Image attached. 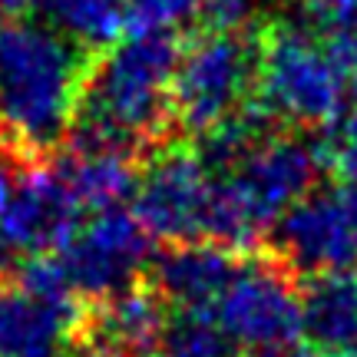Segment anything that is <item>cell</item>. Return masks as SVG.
<instances>
[{
  "instance_id": "7c38bea8",
  "label": "cell",
  "mask_w": 357,
  "mask_h": 357,
  "mask_svg": "<svg viewBox=\"0 0 357 357\" xmlns=\"http://www.w3.org/2000/svg\"><path fill=\"white\" fill-rule=\"evenodd\" d=\"M100 305L102 307L93 318L96 347H109L126 357H142L159 347V337L169 324V307L155 288L132 284Z\"/></svg>"
},
{
  "instance_id": "e0dca14e",
  "label": "cell",
  "mask_w": 357,
  "mask_h": 357,
  "mask_svg": "<svg viewBox=\"0 0 357 357\" xmlns=\"http://www.w3.org/2000/svg\"><path fill=\"white\" fill-rule=\"evenodd\" d=\"M321 166L334 169L337 176L354 182L357 178V89L354 96L344 102V109L324 123V136L314 139Z\"/></svg>"
},
{
  "instance_id": "5bb4252c",
  "label": "cell",
  "mask_w": 357,
  "mask_h": 357,
  "mask_svg": "<svg viewBox=\"0 0 357 357\" xmlns=\"http://www.w3.org/2000/svg\"><path fill=\"white\" fill-rule=\"evenodd\" d=\"M56 176L63 178L70 199L79 205V212H102L116 208L119 202L132 199L139 172L132 166L129 155L116 153H73L63 155L60 162H53Z\"/></svg>"
},
{
  "instance_id": "277c9868",
  "label": "cell",
  "mask_w": 357,
  "mask_h": 357,
  "mask_svg": "<svg viewBox=\"0 0 357 357\" xmlns=\"http://www.w3.org/2000/svg\"><path fill=\"white\" fill-rule=\"evenodd\" d=\"M258 102L278 123H331L347 102V73L307 26H268L261 33Z\"/></svg>"
},
{
  "instance_id": "4fadbf2b",
  "label": "cell",
  "mask_w": 357,
  "mask_h": 357,
  "mask_svg": "<svg viewBox=\"0 0 357 357\" xmlns=\"http://www.w3.org/2000/svg\"><path fill=\"white\" fill-rule=\"evenodd\" d=\"M301 334L311 344L357 351V268L311 275L301 288Z\"/></svg>"
},
{
  "instance_id": "9c48e42d",
  "label": "cell",
  "mask_w": 357,
  "mask_h": 357,
  "mask_svg": "<svg viewBox=\"0 0 357 357\" xmlns=\"http://www.w3.org/2000/svg\"><path fill=\"white\" fill-rule=\"evenodd\" d=\"M275 255L294 271L357 268V208L341 189L307 192L275 222Z\"/></svg>"
},
{
  "instance_id": "52a82bcc",
  "label": "cell",
  "mask_w": 357,
  "mask_h": 357,
  "mask_svg": "<svg viewBox=\"0 0 357 357\" xmlns=\"http://www.w3.org/2000/svg\"><path fill=\"white\" fill-rule=\"evenodd\" d=\"M321 169L314 142L298 136H268L229 172H218L235 212L261 235L298 199H305Z\"/></svg>"
},
{
  "instance_id": "8fae6325",
  "label": "cell",
  "mask_w": 357,
  "mask_h": 357,
  "mask_svg": "<svg viewBox=\"0 0 357 357\" xmlns=\"http://www.w3.org/2000/svg\"><path fill=\"white\" fill-rule=\"evenodd\" d=\"M77 321V311L0 281V357H66Z\"/></svg>"
},
{
  "instance_id": "7a4b0ae2",
  "label": "cell",
  "mask_w": 357,
  "mask_h": 357,
  "mask_svg": "<svg viewBox=\"0 0 357 357\" xmlns=\"http://www.w3.org/2000/svg\"><path fill=\"white\" fill-rule=\"evenodd\" d=\"M89 56L56 26L0 20V136L17 153L43 159L60 149L77 119Z\"/></svg>"
},
{
  "instance_id": "8992f818",
  "label": "cell",
  "mask_w": 357,
  "mask_h": 357,
  "mask_svg": "<svg viewBox=\"0 0 357 357\" xmlns=\"http://www.w3.org/2000/svg\"><path fill=\"white\" fill-rule=\"evenodd\" d=\"M218 176L202 166L192 149L169 146L136 182V212L146 231L172 245L212 242Z\"/></svg>"
},
{
  "instance_id": "44dd1931",
  "label": "cell",
  "mask_w": 357,
  "mask_h": 357,
  "mask_svg": "<svg viewBox=\"0 0 357 357\" xmlns=\"http://www.w3.org/2000/svg\"><path fill=\"white\" fill-rule=\"evenodd\" d=\"M284 357H357V351H334V347L307 344V347H291V351H284Z\"/></svg>"
},
{
  "instance_id": "ac0fdd59",
  "label": "cell",
  "mask_w": 357,
  "mask_h": 357,
  "mask_svg": "<svg viewBox=\"0 0 357 357\" xmlns=\"http://www.w3.org/2000/svg\"><path fill=\"white\" fill-rule=\"evenodd\" d=\"M205 0H129L126 30L129 33H172L178 24L195 20Z\"/></svg>"
},
{
  "instance_id": "d6986e66",
  "label": "cell",
  "mask_w": 357,
  "mask_h": 357,
  "mask_svg": "<svg viewBox=\"0 0 357 357\" xmlns=\"http://www.w3.org/2000/svg\"><path fill=\"white\" fill-rule=\"evenodd\" d=\"M307 30L321 37L357 30V0H307Z\"/></svg>"
},
{
  "instance_id": "2e32d148",
  "label": "cell",
  "mask_w": 357,
  "mask_h": 357,
  "mask_svg": "<svg viewBox=\"0 0 357 357\" xmlns=\"http://www.w3.org/2000/svg\"><path fill=\"white\" fill-rule=\"evenodd\" d=\"M155 351H159L155 357H242L238 344L215 321L199 318V314H182V311H178V318H169Z\"/></svg>"
},
{
  "instance_id": "7402d4cb",
  "label": "cell",
  "mask_w": 357,
  "mask_h": 357,
  "mask_svg": "<svg viewBox=\"0 0 357 357\" xmlns=\"http://www.w3.org/2000/svg\"><path fill=\"white\" fill-rule=\"evenodd\" d=\"M89 357H126V354H119V351H109V347H96V344H93Z\"/></svg>"
},
{
  "instance_id": "6da1fadb",
  "label": "cell",
  "mask_w": 357,
  "mask_h": 357,
  "mask_svg": "<svg viewBox=\"0 0 357 357\" xmlns=\"http://www.w3.org/2000/svg\"><path fill=\"white\" fill-rule=\"evenodd\" d=\"M182 43L172 33H129L89 63L70 139L79 153L132 155L176 126L172 77Z\"/></svg>"
},
{
  "instance_id": "5b68a950",
  "label": "cell",
  "mask_w": 357,
  "mask_h": 357,
  "mask_svg": "<svg viewBox=\"0 0 357 357\" xmlns=\"http://www.w3.org/2000/svg\"><path fill=\"white\" fill-rule=\"evenodd\" d=\"M50 255L77 301H106L139 284L146 261H153V235L132 212L116 205L83 215Z\"/></svg>"
},
{
  "instance_id": "ffe728a7",
  "label": "cell",
  "mask_w": 357,
  "mask_h": 357,
  "mask_svg": "<svg viewBox=\"0 0 357 357\" xmlns=\"http://www.w3.org/2000/svg\"><path fill=\"white\" fill-rule=\"evenodd\" d=\"M195 20L199 30H242L252 20V0H205Z\"/></svg>"
},
{
  "instance_id": "30bf717a",
  "label": "cell",
  "mask_w": 357,
  "mask_h": 357,
  "mask_svg": "<svg viewBox=\"0 0 357 357\" xmlns=\"http://www.w3.org/2000/svg\"><path fill=\"white\" fill-rule=\"evenodd\" d=\"M238 268L242 258L235 248L215 242H185L155 258L153 288L182 314L212 318V307L238 275Z\"/></svg>"
},
{
  "instance_id": "3957f363",
  "label": "cell",
  "mask_w": 357,
  "mask_h": 357,
  "mask_svg": "<svg viewBox=\"0 0 357 357\" xmlns=\"http://www.w3.org/2000/svg\"><path fill=\"white\" fill-rule=\"evenodd\" d=\"M261 33L242 30H199L182 47L172 77V116L189 132L215 126L235 113L258 89Z\"/></svg>"
},
{
  "instance_id": "9a60e30c",
  "label": "cell",
  "mask_w": 357,
  "mask_h": 357,
  "mask_svg": "<svg viewBox=\"0 0 357 357\" xmlns=\"http://www.w3.org/2000/svg\"><path fill=\"white\" fill-rule=\"evenodd\" d=\"M126 3L129 0H43L40 10L63 37L96 56L126 33Z\"/></svg>"
},
{
  "instance_id": "ba28073f",
  "label": "cell",
  "mask_w": 357,
  "mask_h": 357,
  "mask_svg": "<svg viewBox=\"0 0 357 357\" xmlns=\"http://www.w3.org/2000/svg\"><path fill=\"white\" fill-rule=\"evenodd\" d=\"M235 344L284 347L301 334V298L281 261L242 258L238 275L212 307V318Z\"/></svg>"
},
{
  "instance_id": "603a6c76",
  "label": "cell",
  "mask_w": 357,
  "mask_h": 357,
  "mask_svg": "<svg viewBox=\"0 0 357 357\" xmlns=\"http://www.w3.org/2000/svg\"><path fill=\"white\" fill-rule=\"evenodd\" d=\"M347 195H351V202H354V208H357V178L347 185Z\"/></svg>"
}]
</instances>
